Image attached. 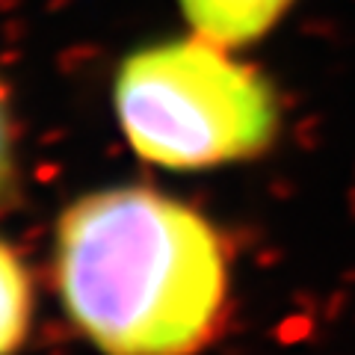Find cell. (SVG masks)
I'll return each instance as SVG.
<instances>
[{
    "label": "cell",
    "mask_w": 355,
    "mask_h": 355,
    "mask_svg": "<svg viewBox=\"0 0 355 355\" xmlns=\"http://www.w3.org/2000/svg\"><path fill=\"white\" fill-rule=\"evenodd\" d=\"M53 287L101 355H198L228 326L231 254L202 210L121 184L60 214Z\"/></svg>",
    "instance_id": "cell-1"
},
{
    "label": "cell",
    "mask_w": 355,
    "mask_h": 355,
    "mask_svg": "<svg viewBox=\"0 0 355 355\" xmlns=\"http://www.w3.org/2000/svg\"><path fill=\"white\" fill-rule=\"evenodd\" d=\"M113 107L133 154L172 172L254 160L282 128L272 83L196 33L128 53L113 77Z\"/></svg>",
    "instance_id": "cell-2"
},
{
    "label": "cell",
    "mask_w": 355,
    "mask_h": 355,
    "mask_svg": "<svg viewBox=\"0 0 355 355\" xmlns=\"http://www.w3.org/2000/svg\"><path fill=\"white\" fill-rule=\"evenodd\" d=\"M296 0H178L196 36L222 48H246L279 27Z\"/></svg>",
    "instance_id": "cell-3"
},
{
    "label": "cell",
    "mask_w": 355,
    "mask_h": 355,
    "mask_svg": "<svg viewBox=\"0 0 355 355\" xmlns=\"http://www.w3.org/2000/svg\"><path fill=\"white\" fill-rule=\"evenodd\" d=\"M33 282L18 252L0 240V355H18L33 326Z\"/></svg>",
    "instance_id": "cell-4"
},
{
    "label": "cell",
    "mask_w": 355,
    "mask_h": 355,
    "mask_svg": "<svg viewBox=\"0 0 355 355\" xmlns=\"http://www.w3.org/2000/svg\"><path fill=\"white\" fill-rule=\"evenodd\" d=\"M15 169H18V157H15V121H12V110H9V98L0 86V205L6 202V196L15 187Z\"/></svg>",
    "instance_id": "cell-5"
}]
</instances>
